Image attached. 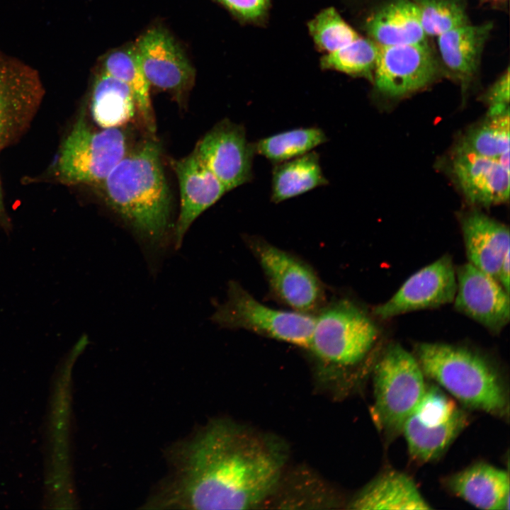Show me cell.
<instances>
[{
	"instance_id": "6da1fadb",
	"label": "cell",
	"mask_w": 510,
	"mask_h": 510,
	"mask_svg": "<svg viewBox=\"0 0 510 510\" xmlns=\"http://www.w3.org/2000/svg\"><path fill=\"white\" fill-rule=\"evenodd\" d=\"M169 474L144 508L245 509L276 487L285 458L271 440L217 419L166 449Z\"/></svg>"
},
{
	"instance_id": "7a4b0ae2",
	"label": "cell",
	"mask_w": 510,
	"mask_h": 510,
	"mask_svg": "<svg viewBox=\"0 0 510 510\" xmlns=\"http://www.w3.org/2000/svg\"><path fill=\"white\" fill-rule=\"evenodd\" d=\"M96 187L147 253H159L173 243L170 193L158 142L147 140L130 148Z\"/></svg>"
},
{
	"instance_id": "3957f363",
	"label": "cell",
	"mask_w": 510,
	"mask_h": 510,
	"mask_svg": "<svg viewBox=\"0 0 510 510\" xmlns=\"http://www.w3.org/2000/svg\"><path fill=\"white\" fill-rule=\"evenodd\" d=\"M415 357L424 374L463 404L498 417L508 414L507 391L498 371L466 348L419 343Z\"/></svg>"
},
{
	"instance_id": "277c9868",
	"label": "cell",
	"mask_w": 510,
	"mask_h": 510,
	"mask_svg": "<svg viewBox=\"0 0 510 510\" xmlns=\"http://www.w3.org/2000/svg\"><path fill=\"white\" fill-rule=\"evenodd\" d=\"M129 150L127 134L121 128L95 130L82 112L62 143L55 174L67 185L97 186Z\"/></svg>"
},
{
	"instance_id": "5b68a950",
	"label": "cell",
	"mask_w": 510,
	"mask_h": 510,
	"mask_svg": "<svg viewBox=\"0 0 510 510\" xmlns=\"http://www.w3.org/2000/svg\"><path fill=\"white\" fill-rule=\"evenodd\" d=\"M415 356L398 344L387 347L374 369V419L387 436L402 433L426 387Z\"/></svg>"
},
{
	"instance_id": "8992f818",
	"label": "cell",
	"mask_w": 510,
	"mask_h": 510,
	"mask_svg": "<svg viewBox=\"0 0 510 510\" xmlns=\"http://www.w3.org/2000/svg\"><path fill=\"white\" fill-rule=\"evenodd\" d=\"M212 319L222 327L244 329L308 348L314 316L268 307L232 281L228 285L227 300L217 307Z\"/></svg>"
},
{
	"instance_id": "52a82bcc",
	"label": "cell",
	"mask_w": 510,
	"mask_h": 510,
	"mask_svg": "<svg viewBox=\"0 0 510 510\" xmlns=\"http://www.w3.org/2000/svg\"><path fill=\"white\" fill-rule=\"evenodd\" d=\"M378 334L365 312L350 301L341 300L314 316L308 349L326 363L352 366L366 356Z\"/></svg>"
},
{
	"instance_id": "ba28073f",
	"label": "cell",
	"mask_w": 510,
	"mask_h": 510,
	"mask_svg": "<svg viewBox=\"0 0 510 510\" xmlns=\"http://www.w3.org/2000/svg\"><path fill=\"white\" fill-rule=\"evenodd\" d=\"M467 421L465 413L439 387L426 386L402 430L409 455L421 463L436 459L453 442Z\"/></svg>"
},
{
	"instance_id": "9c48e42d",
	"label": "cell",
	"mask_w": 510,
	"mask_h": 510,
	"mask_svg": "<svg viewBox=\"0 0 510 510\" xmlns=\"http://www.w3.org/2000/svg\"><path fill=\"white\" fill-rule=\"evenodd\" d=\"M247 243L280 300L300 312L311 314L317 309L323 298L322 286L308 265L260 238H248Z\"/></svg>"
},
{
	"instance_id": "30bf717a",
	"label": "cell",
	"mask_w": 510,
	"mask_h": 510,
	"mask_svg": "<svg viewBox=\"0 0 510 510\" xmlns=\"http://www.w3.org/2000/svg\"><path fill=\"white\" fill-rule=\"evenodd\" d=\"M441 74V63L427 42L378 45L372 81L382 96L398 98L423 89Z\"/></svg>"
},
{
	"instance_id": "8fae6325",
	"label": "cell",
	"mask_w": 510,
	"mask_h": 510,
	"mask_svg": "<svg viewBox=\"0 0 510 510\" xmlns=\"http://www.w3.org/2000/svg\"><path fill=\"white\" fill-rule=\"evenodd\" d=\"M193 152L227 191L253 178L254 142L248 141L243 125L227 118L215 125Z\"/></svg>"
},
{
	"instance_id": "7c38bea8",
	"label": "cell",
	"mask_w": 510,
	"mask_h": 510,
	"mask_svg": "<svg viewBox=\"0 0 510 510\" xmlns=\"http://www.w3.org/2000/svg\"><path fill=\"white\" fill-rule=\"evenodd\" d=\"M456 273L450 255H444L412 275L387 302L373 313L382 319L405 312L436 307L454 300Z\"/></svg>"
},
{
	"instance_id": "4fadbf2b",
	"label": "cell",
	"mask_w": 510,
	"mask_h": 510,
	"mask_svg": "<svg viewBox=\"0 0 510 510\" xmlns=\"http://www.w3.org/2000/svg\"><path fill=\"white\" fill-rule=\"evenodd\" d=\"M135 50L149 85L171 94L182 106L193 85L194 72L170 35L163 30L152 29L137 40Z\"/></svg>"
},
{
	"instance_id": "5bb4252c",
	"label": "cell",
	"mask_w": 510,
	"mask_h": 510,
	"mask_svg": "<svg viewBox=\"0 0 510 510\" xmlns=\"http://www.w3.org/2000/svg\"><path fill=\"white\" fill-rule=\"evenodd\" d=\"M455 273V308L499 334L509 322V294L495 278L469 262L458 266Z\"/></svg>"
},
{
	"instance_id": "9a60e30c",
	"label": "cell",
	"mask_w": 510,
	"mask_h": 510,
	"mask_svg": "<svg viewBox=\"0 0 510 510\" xmlns=\"http://www.w3.org/2000/svg\"><path fill=\"white\" fill-rule=\"evenodd\" d=\"M42 98L33 73L0 57V149L28 127Z\"/></svg>"
},
{
	"instance_id": "2e32d148",
	"label": "cell",
	"mask_w": 510,
	"mask_h": 510,
	"mask_svg": "<svg viewBox=\"0 0 510 510\" xmlns=\"http://www.w3.org/2000/svg\"><path fill=\"white\" fill-rule=\"evenodd\" d=\"M171 164L180 189V210L173 232V244L178 249L196 219L228 191L193 152Z\"/></svg>"
},
{
	"instance_id": "e0dca14e",
	"label": "cell",
	"mask_w": 510,
	"mask_h": 510,
	"mask_svg": "<svg viewBox=\"0 0 510 510\" xmlns=\"http://www.w3.org/2000/svg\"><path fill=\"white\" fill-rule=\"evenodd\" d=\"M450 170L470 203L487 207L509 200V169L498 160L455 148Z\"/></svg>"
},
{
	"instance_id": "ac0fdd59",
	"label": "cell",
	"mask_w": 510,
	"mask_h": 510,
	"mask_svg": "<svg viewBox=\"0 0 510 510\" xmlns=\"http://www.w3.org/2000/svg\"><path fill=\"white\" fill-rule=\"evenodd\" d=\"M460 222L469 263L497 279L509 251V227L477 210L460 215Z\"/></svg>"
},
{
	"instance_id": "d6986e66",
	"label": "cell",
	"mask_w": 510,
	"mask_h": 510,
	"mask_svg": "<svg viewBox=\"0 0 510 510\" xmlns=\"http://www.w3.org/2000/svg\"><path fill=\"white\" fill-rule=\"evenodd\" d=\"M493 24L468 23L437 37L443 74L458 81L464 89L479 69L485 43Z\"/></svg>"
},
{
	"instance_id": "ffe728a7",
	"label": "cell",
	"mask_w": 510,
	"mask_h": 510,
	"mask_svg": "<svg viewBox=\"0 0 510 510\" xmlns=\"http://www.w3.org/2000/svg\"><path fill=\"white\" fill-rule=\"evenodd\" d=\"M446 484L455 495L486 510L509 509V477L504 470L478 463L448 477Z\"/></svg>"
},
{
	"instance_id": "44dd1931",
	"label": "cell",
	"mask_w": 510,
	"mask_h": 510,
	"mask_svg": "<svg viewBox=\"0 0 510 510\" xmlns=\"http://www.w3.org/2000/svg\"><path fill=\"white\" fill-rule=\"evenodd\" d=\"M365 30L380 46L427 42L412 0H389L366 18Z\"/></svg>"
},
{
	"instance_id": "7402d4cb",
	"label": "cell",
	"mask_w": 510,
	"mask_h": 510,
	"mask_svg": "<svg viewBox=\"0 0 510 510\" xmlns=\"http://www.w3.org/2000/svg\"><path fill=\"white\" fill-rule=\"evenodd\" d=\"M350 504L351 509L361 510L431 509L413 480L396 470H389L376 477Z\"/></svg>"
},
{
	"instance_id": "603a6c76",
	"label": "cell",
	"mask_w": 510,
	"mask_h": 510,
	"mask_svg": "<svg viewBox=\"0 0 510 510\" xmlns=\"http://www.w3.org/2000/svg\"><path fill=\"white\" fill-rule=\"evenodd\" d=\"M455 148L497 159L509 169V106L489 107L486 118L468 130Z\"/></svg>"
},
{
	"instance_id": "cb8c5ba5",
	"label": "cell",
	"mask_w": 510,
	"mask_h": 510,
	"mask_svg": "<svg viewBox=\"0 0 510 510\" xmlns=\"http://www.w3.org/2000/svg\"><path fill=\"white\" fill-rule=\"evenodd\" d=\"M328 183L320 165L319 154L311 151L273 164L271 201L279 203Z\"/></svg>"
},
{
	"instance_id": "d4e9b609",
	"label": "cell",
	"mask_w": 510,
	"mask_h": 510,
	"mask_svg": "<svg viewBox=\"0 0 510 510\" xmlns=\"http://www.w3.org/2000/svg\"><path fill=\"white\" fill-rule=\"evenodd\" d=\"M137 111L130 89L104 71L95 81L91 99V113L101 128H121Z\"/></svg>"
},
{
	"instance_id": "484cf974",
	"label": "cell",
	"mask_w": 510,
	"mask_h": 510,
	"mask_svg": "<svg viewBox=\"0 0 510 510\" xmlns=\"http://www.w3.org/2000/svg\"><path fill=\"white\" fill-rule=\"evenodd\" d=\"M104 72L125 83L132 91L140 120L151 135L156 132L150 85L139 63L135 48L116 50L104 61Z\"/></svg>"
},
{
	"instance_id": "4316f807",
	"label": "cell",
	"mask_w": 510,
	"mask_h": 510,
	"mask_svg": "<svg viewBox=\"0 0 510 510\" xmlns=\"http://www.w3.org/2000/svg\"><path fill=\"white\" fill-rule=\"evenodd\" d=\"M328 138L317 127L298 128L261 138L254 142L256 154L273 164L307 154L325 143Z\"/></svg>"
},
{
	"instance_id": "83f0119b",
	"label": "cell",
	"mask_w": 510,
	"mask_h": 510,
	"mask_svg": "<svg viewBox=\"0 0 510 510\" xmlns=\"http://www.w3.org/2000/svg\"><path fill=\"white\" fill-rule=\"evenodd\" d=\"M378 45L370 38L358 37L342 48L325 54L322 67L373 80Z\"/></svg>"
},
{
	"instance_id": "f1b7e54d",
	"label": "cell",
	"mask_w": 510,
	"mask_h": 510,
	"mask_svg": "<svg viewBox=\"0 0 510 510\" xmlns=\"http://www.w3.org/2000/svg\"><path fill=\"white\" fill-rule=\"evenodd\" d=\"M426 36H439L469 22L466 0H412Z\"/></svg>"
},
{
	"instance_id": "f546056e",
	"label": "cell",
	"mask_w": 510,
	"mask_h": 510,
	"mask_svg": "<svg viewBox=\"0 0 510 510\" xmlns=\"http://www.w3.org/2000/svg\"><path fill=\"white\" fill-rule=\"evenodd\" d=\"M308 29L316 45L325 54L335 52L361 36L332 7L312 19Z\"/></svg>"
},
{
	"instance_id": "4dcf8cb0",
	"label": "cell",
	"mask_w": 510,
	"mask_h": 510,
	"mask_svg": "<svg viewBox=\"0 0 510 510\" xmlns=\"http://www.w3.org/2000/svg\"><path fill=\"white\" fill-rule=\"evenodd\" d=\"M489 108L496 106H509V68L494 81L483 96Z\"/></svg>"
},
{
	"instance_id": "1f68e13d",
	"label": "cell",
	"mask_w": 510,
	"mask_h": 510,
	"mask_svg": "<svg viewBox=\"0 0 510 510\" xmlns=\"http://www.w3.org/2000/svg\"><path fill=\"white\" fill-rule=\"evenodd\" d=\"M268 0H222L232 11L246 19H255L263 15Z\"/></svg>"
},
{
	"instance_id": "d6a6232c",
	"label": "cell",
	"mask_w": 510,
	"mask_h": 510,
	"mask_svg": "<svg viewBox=\"0 0 510 510\" xmlns=\"http://www.w3.org/2000/svg\"><path fill=\"white\" fill-rule=\"evenodd\" d=\"M509 251L506 254L498 271L497 280L509 294Z\"/></svg>"
},
{
	"instance_id": "836d02e7",
	"label": "cell",
	"mask_w": 510,
	"mask_h": 510,
	"mask_svg": "<svg viewBox=\"0 0 510 510\" xmlns=\"http://www.w3.org/2000/svg\"><path fill=\"white\" fill-rule=\"evenodd\" d=\"M487 2H492V3H504L507 0H482Z\"/></svg>"
},
{
	"instance_id": "e575fe53",
	"label": "cell",
	"mask_w": 510,
	"mask_h": 510,
	"mask_svg": "<svg viewBox=\"0 0 510 510\" xmlns=\"http://www.w3.org/2000/svg\"><path fill=\"white\" fill-rule=\"evenodd\" d=\"M2 207V197H1V187H0V211L1 210Z\"/></svg>"
}]
</instances>
